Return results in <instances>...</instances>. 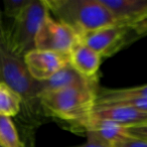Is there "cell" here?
<instances>
[{
  "mask_svg": "<svg viewBox=\"0 0 147 147\" xmlns=\"http://www.w3.org/2000/svg\"><path fill=\"white\" fill-rule=\"evenodd\" d=\"M49 13L79 35L120 24L100 0H45Z\"/></svg>",
  "mask_w": 147,
  "mask_h": 147,
  "instance_id": "1",
  "label": "cell"
},
{
  "mask_svg": "<svg viewBox=\"0 0 147 147\" xmlns=\"http://www.w3.org/2000/svg\"><path fill=\"white\" fill-rule=\"evenodd\" d=\"M98 88H69L41 93L38 102L49 115L84 127L96 104Z\"/></svg>",
  "mask_w": 147,
  "mask_h": 147,
  "instance_id": "2",
  "label": "cell"
},
{
  "mask_svg": "<svg viewBox=\"0 0 147 147\" xmlns=\"http://www.w3.org/2000/svg\"><path fill=\"white\" fill-rule=\"evenodd\" d=\"M49 14L45 0H30L22 12L6 29L4 45L14 55L23 57L34 49V40L42 21Z\"/></svg>",
  "mask_w": 147,
  "mask_h": 147,
  "instance_id": "3",
  "label": "cell"
},
{
  "mask_svg": "<svg viewBox=\"0 0 147 147\" xmlns=\"http://www.w3.org/2000/svg\"><path fill=\"white\" fill-rule=\"evenodd\" d=\"M0 76L3 83L21 97L22 103L38 102L40 82L30 76L23 57L12 53L4 45H0Z\"/></svg>",
  "mask_w": 147,
  "mask_h": 147,
  "instance_id": "4",
  "label": "cell"
},
{
  "mask_svg": "<svg viewBox=\"0 0 147 147\" xmlns=\"http://www.w3.org/2000/svg\"><path fill=\"white\" fill-rule=\"evenodd\" d=\"M80 35L67 24L53 18L49 13L39 27L34 40V49L67 53L80 41Z\"/></svg>",
  "mask_w": 147,
  "mask_h": 147,
  "instance_id": "5",
  "label": "cell"
},
{
  "mask_svg": "<svg viewBox=\"0 0 147 147\" xmlns=\"http://www.w3.org/2000/svg\"><path fill=\"white\" fill-rule=\"evenodd\" d=\"M146 23L139 25L115 24L98 30L81 35L80 39L84 45L98 53L101 57L114 53L124 45L129 32L135 28H144Z\"/></svg>",
  "mask_w": 147,
  "mask_h": 147,
  "instance_id": "6",
  "label": "cell"
},
{
  "mask_svg": "<svg viewBox=\"0 0 147 147\" xmlns=\"http://www.w3.org/2000/svg\"><path fill=\"white\" fill-rule=\"evenodd\" d=\"M23 61L30 76L37 82H45L69 63V55L34 49L23 57Z\"/></svg>",
  "mask_w": 147,
  "mask_h": 147,
  "instance_id": "7",
  "label": "cell"
},
{
  "mask_svg": "<svg viewBox=\"0 0 147 147\" xmlns=\"http://www.w3.org/2000/svg\"><path fill=\"white\" fill-rule=\"evenodd\" d=\"M118 23L139 25L147 23V0H100Z\"/></svg>",
  "mask_w": 147,
  "mask_h": 147,
  "instance_id": "8",
  "label": "cell"
},
{
  "mask_svg": "<svg viewBox=\"0 0 147 147\" xmlns=\"http://www.w3.org/2000/svg\"><path fill=\"white\" fill-rule=\"evenodd\" d=\"M90 119L108 121L127 128L147 124V112L126 106L94 107Z\"/></svg>",
  "mask_w": 147,
  "mask_h": 147,
  "instance_id": "9",
  "label": "cell"
},
{
  "mask_svg": "<svg viewBox=\"0 0 147 147\" xmlns=\"http://www.w3.org/2000/svg\"><path fill=\"white\" fill-rule=\"evenodd\" d=\"M69 88H97V80L85 78L74 69L71 63H67L49 80L40 82L39 94Z\"/></svg>",
  "mask_w": 147,
  "mask_h": 147,
  "instance_id": "10",
  "label": "cell"
},
{
  "mask_svg": "<svg viewBox=\"0 0 147 147\" xmlns=\"http://www.w3.org/2000/svg\"><path fill=\"white\" fill-rule=\"evenodd\" d=\"M101 57L98 53L79 41L69 53V63L77 71L90 80H97L101 65Z\"/></svg>",
  "mask_w": 147,
  "mask_h": 147,
  "instance_id": "11",
  "label": "cell"
},
{
  "mask_svg": "<svg viewBox=\"0 0 147 147\" xmlns=\"http://www.w3.org/2000/svg\"><path fill=\"white\" fill-rule=\"evenodd\" d=\"M124 98H146L147 99V84L141 86L124 89H98L96 104H102L109 101L118 100Z\"/></svg>",
  "mask_w": 147,
  "mask_h": 147,
  "instance_id": "12",
  "label": "cell"
},
{
  "mask_svg": "<svg viewBox=\"0 0 147 147\" xmlns=\"http://www.w3.org/2000/svg\"><path fill=\"white\" fill-rule=\"evenodd\" d=\"M22 99L5 83L0 82V116H16L21 109Z\"/></svg>",
  "mask_w": 147,
  "mask_h": 147,
  "instance_id": "13",
  "label": "cell"
},
{
  "mask_svg": "<svg viewBox=\"0 0 147 147\" xmlns=\"http://www.w3.org/2000/svg\"><path fill=\"white\" fill-rule=\"evenodd\" d=\"M0 146L25 147L10 117L0 116Z\"/></svg>",
  "mask_w": 147,
  "mask_h": 147,
  "instance_id": "14",
  "label": "cell"
},
{
  "mask_svg": "<svg viewBox=\"0 0 147 147\" xmlns=\"http://www.w3.org/2000/svg\"><path fill=\"white\" fill-rule=\"evenodd\" d=\"M30 0H4V13L7 17L16 18L23 9L26 7Z\"/></svg>",
  "mask_w": 147,
  "mask_h": 147,
  "instance_id": "15",
  "label": "cell"
},
{
  "mask_svg": "<svg viewBox=\"0 0 147 147\" xmlns=\"http://www.w3.org/2000/svg\"><path fill=\"white\" fill-rule=\"evenodd\" d=\"M112 147H147V139L126 134L113 143Z\"/></svg>",
  "mask_w": 147,
  "mask_h": 147,
  "instance_id": "16",
  "label": "cell"
},
{
  "mask_svg": "<svg viewBox=\"0 0 147 147\" xmlns=\"http://www.w3.org/2000/svg\"><path fill=\"white\" fill-rule=\"evenodd\" d=\"M125 131H126L127 134L131 135V136L147 139V124L127 127V128H125Z\"/></svg>",
  "mask_w": 147,
  "mask_h": 147,
  "instance_id": "17",
  "label": "cell"
},
{
  "mask_svg": "<svg viewBox=\"0 0 147 147\" xmlns=\"http://www.w3.org/2000/svg\"><path fill=\"white\" fill-rule=\"evenodd\" d=\"M69 147H111V146L106 144V143H104L103 141L97 139L96 137L92 136L90 134H87L86 142L80 145H75V146H69Z\"/></svg>",
  "mask_w": 147,
  "mask_h": 147,
  "instance_id": "18",
  "label": "cell"
},
{
  "mask_svg": "<svg viewBox=\"0 0 147 147\" xmlns=\"http://www.w3.org/2000/svg\"><path fill=\"white\" fill-rule=\"evenodd\" d=\"M5 38H6V28L3 25L2 15H1V10H0V45H4Z\"/></svg>",
  "mask_w": 147,
  "mask_h": 147,
  "instance_id": "19",
  "label": "cell"
},
{
  "mask_svg": "<svg viewBox=\"0 0 147 147\" xmlns=\"http://www.w3.org/2000/svg\"><path fill=\"white\" fill-rule=\"evenodd\" d=\"M0 82H2V80H1V76H0Z\"/></svg>",
  "mask_w": 147,
  "mask_h": 147,
  "instance_id": "20",
  "label": "cell"
},
{
  "mask_svg": "<svg viewBox=\"0 0 147 147\" xmlns=\"http://www.w3.org/2000/svg\"><path fill=\"white\" fill-rule=\"evenodd\" d=\"M0 147H1V146H0Z\"/></svg>",
  "mask_w": 147,
  "mask_h": 147,
  "instance_id": "21",
  "label": "cell"
}]
</instances>
